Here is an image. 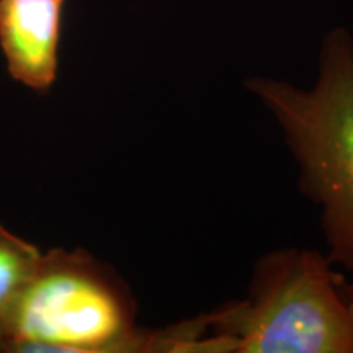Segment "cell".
I'll use <instances>...</instances> for the list:
<instances>
[{"label":"cell","instance_id":"1","mask_svg":"<svg viewBox=\"0 0 353 353\" xmlns=\"http://www.w3.org/2000/svg\"><path fill=\"white\" fill-rule=\"evenodd\" d=\"M192 352L353 353V283L316 250L263 254L244 299L198 316Z\"/></svg>","mask_w":353,"mask_h":353},{"label":"cell","instance_id":"2","mask_svg":"<svg viewBox=\"0 0 353 353\" xmlns=\"http://www.w3.org/2000/svg\"><path fill=\"white\" fill-rule=\"evenodd\" d=\"M245 88L275 118L299 169V188L321 208L327 259L353 273V38L325 34L314 85L268 77Z\"/></svg>","mask_w":353,"mask_h":353},{"label":"cell","instance_id":"3","mask_svg":"<svg viewBox=\"0 0 353 353\" xmlns=\"http://www.w3.org/2000/svg\"><path fill=\"white\" fill-rule=\"evenodd\" d=\"M6 352L145 353L154 330L136 324V303L112 268L83 250L43 254L3 321Z\"/></svg>","mask_w":353,"mask_h":353},{"label":"cell","instance_id":"4","mask_svg":"<svg viewBox=\"0 0 353 353\" xmlns=\"http://www.w3.org/2000/svg\"><path fill=\"white\" fill-rule=\"evenodd\" d=\"M64 0H0V48L13 81L48 92L57 77Z\"/></svg>","mask_w":353,"mask_h":353},{"label":"cell","instance_id":"5","mask_svg":"<svg viewBox=\"0 0 353 353\" xmlns=\"http://www.w3.org/2000/svg\"><path fill=\"white\" fill-rule=\"evenodd\" d=\"M43 252L0 223V322L30 283Z\"/></svg>","mask_w":353,"mask_h":353},{"label":"cell","instance_id":"6","mask_svg":"<svg viewBox=\"0 0 353 353\" xmlns=\"http://www.w3.org/2000/svg\"><path fill=\"white\" fill-rule=\"evenodd\" d=\"M0 352H6V341H3L2 332H0Z\"/></svg>","mask_w":353,"mask_h":353}]
</instances>
